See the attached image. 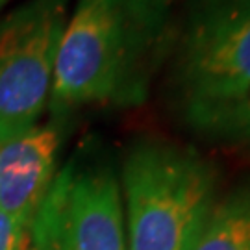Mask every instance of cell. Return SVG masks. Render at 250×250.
Instances as JSON below:
<instances>
[{
  "label": "cell",
  "instance_id": "obj_1",
  "mask_svg": "<svg viewBox=\"0 0 250 250\" xmlns=\"http://www.w3.org/2000/svg\"><path fill=\"white\" fill-rule=\"evenodd\" d=\"M178 36L172 0H78L63 32L48 106H135Z\"/></svg>",
  "mask_w": 250,
  "mask_h": 250
},
{
  "label": "cell",
  "instance_id": "obj_2",
  "mask_svg": "<svg viewBox=\"0 0 250 250\" xmlns=\"http://www.w3.org/2000/svg\"><path fill=\"white\" fill-rule=\"evenodd\" d=\"M128 250H188L219 198V169L191 146L146 137L121 169Z\"/></svg>",
  "mask_w": 250,
  "mask_h": 250
},
{
  "label": "cell",
  "instance_id": "obj_3",
  "mask_svg": "<svg viewBox=\"0 0 250 250\" xmlns=\"http://www.w3.org/2000/svg\"><path fill=\"white\" fill-rule=\"evenodd\" d=\"M170 54L178 109L250 91V0H200Z\"/></svg>",
  "mask_w": 250,
  "mask_h": 250
},
{
  "label": "cell",
  "instance_id": "obj_4",
  "mask_svg": "<svg viewBox=\"0 0 250 250\" xmlns=\"http://www.w3.org/2000/svg\"><path fill=\"white\" fill-rule=\"evenodd\" d=\"M30 250H128L121 182L106 160L72 158L30 226Z\"/></svg>",
  "mask_w": 250,
  "mask_h": 250
},
{
  "label": "cell",
  "instance_id": "obj_5",
  "mask_svg": "<svg viewBox=\"0 0 250 250\" xmlns=\"http://www.w3.org/2000/svg\"><path fill=\"white\" fill-rule=\"evenodd\" d=\"M71 0H26L0 21V143L34 128L48 104Z\"/></svg>",
  "mask_w": 250,
  "mask_h": 250
},
{
  "label": "cell",
  "instance_id": "obj_6",
  "mask_svg": "<svg viewBox=\"0 0 250 250\" xmlns=\"http://www.w3.org/2000/svg\"><path fill=\"white\" fill-rule=\"evenodd\" d=\"M62 126L36 125L0 143V211L30 232L56 178Z\"/></svg>",
  "mask_w": 250,
  "mask_h": 250
},
{
  "label": "cell",
  "instance_id": "obj_7",
  "mask_svg": "<svg viewBox=\"0 0 250 250\" xmlns=\"http://www.w3.org/2000/svg\"><path fill=\"white\" fill-rule=\"evenodd\" d=\"M180 115L184 125L206 143L250 152V91L232 99L184 106Z\"/></svg>",
  "mask_w": 250,
  "mask_h": 250
},
{
  "label": "cell",
  "instance_id": "obj_8",
  "mask_svg": "<svg viewBox=\"0 0 250 250\" xmlns=\"http://www.w3.org/2000/svg\"><path fill=\"white\" fill-rule=\"evenodd\" d=\"M188 250H250V178L219 195Z\"/></svg>",
  "mask_w": 250,
  "mask_h": 250
},
{
  "label": "cell",
  "instance_id": "obj_9",
  "mask_svg": "<svg viewBox=\"0 0 250 250\" xmlns=\"http://www.w3.org/2000/svg\"><path fill=\"white\" fill-rule=\"evenodd\" d=\"M0 250H30V235L26 230L11 223L0 211Z\"/></svg>",
  "mask_w": 250,
  "mask_h": 250
},
{
  "label": "cell",
  "instance_id": "obj_10",
  "mask_svg": "<svg viewBox=\"0 0 250 250\" xmlns=\"http://www.w3.org/2000/svg\"><path fill=\"white\" fill-rule=\"evenodd\" d=\"M9 0H0V8H4V6H6V4H8Z\"/></svg>",
  "mask_w": 250,
  "mask_h": 250
}]
</instances>
